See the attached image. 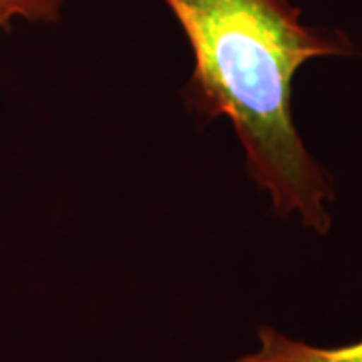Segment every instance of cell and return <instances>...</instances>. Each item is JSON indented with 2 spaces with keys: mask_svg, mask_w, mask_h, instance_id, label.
Here are the masks:
<instances>
[{
  "mask_svg": "<svg viewBox=\"0 0 362 362\" xmlns=\"http://www.w3.org/2000/svg\"><path fill=\"white\" fill-rule=\"evenodd\" d=\"M194 57L185 105L204 119H228L250 180L274 214L326 235L337 189L304 143L292 113L298 71L316 59L354 57L338 28L304 23L292 0H163Z\"/></svg>",
  "mask_w": 362,
  "mask_h": 362,
  "instance_id": "6da1fadb",
  "label": "cell"
},
{
  "mask_svg": "<svg viewBox=\"0 0 362 362\" xmlns=\"http://www.w3.org/2000/svg\"><path fill=\"white\" fill-rule=\"evenodd\" d=\"M65 0H0V30L16 23L51 25L61 18Z\"/></svg>",
  "mask_w": 362,
  "mask_h": 362,
  "instance_id": "3957f363",
  "label": "cell"
},
{
  "mask_svg": "<svg viewBox=\"0 0 362 362\" xmlns=\"http://www.w3.org/2000/svg\"><path fill=\"white\" fill-rule=\"evenodd\" d=\"M230 362H362V340L344 346H316L262 326L258 346Z\"/></svg>",
  "mask_w": 362,
  "mask_h": 362,
  "instance_id": "7a4b0ae2",
  "label": "cell"
}]
</instances>
